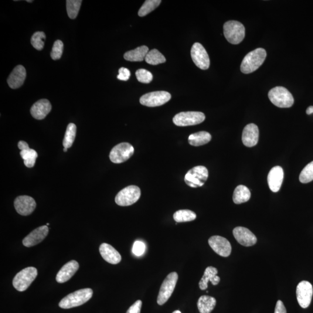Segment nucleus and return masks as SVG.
<instances>
[{"instance_id":"obj_31","label":"nucleus","mask_w":313,"mask_h":313,"mask_svg":"<svg viewBox=\"0 0 313 313\" xmlns=\"http://www.w3.org/2000/svg\"><path fill=\"white\" fill-rule=\"evenodd\" d=\"M77 132L76 125L73 123H70L67 125L65 135L63 141L64 148L69 149L73 145L76 138Z\"/></svg>"},{"instance_id":"obj_17","label":"nucleus","mask_w":313,"mask_h":313,"mask_svg":"<svg viewBox=\"0 0 313 313\" xmlns=\"http://www.w3.org/2000/svg\"><path fill=\"white\" fill-rule=\"evenodd\" d=\"M49 229L47 226H42L37 228L23 240V244L26 247L36 246L46 239L49 234Z\"/></svg>"},{"instance_id":"obj_3","label":"nucleus","mask_w":313,"mask_h":313,"mask_svg":"<svg viewBox=\"0 0 313 313\" xmlns=\"http://www.w3.org/2000/svg\"><path fill=\"white\" fill-rule=\"evenodd\" d=\"M268 97L271 103L278 107H291L294 103L293 96L287 88L283 87L272 88L268 92Z\"/></svg>"},{"instance_id":"obj_12","label":"nucleus","mask_w":313,"mask_h":313,"mask_svg":"<svg viewBox=\"0 0 313 313\" xmlns=\"http://www.w3.org/2000/svg\"><path fill=\"white\" fill-rule=\"evenodd\" d=\"M192 60L196 65L202 70L209 69L210 60L207 51L202 44L196 43L193 44L191 50Z\"/></svg>"},{"instance_id":"obj_38","label":"nucleus","mask_w":313,"mask_h":313,"mask_svg":"<svg viewBox=\"0 0 313 313\" xmlns=\"http://www.w3.org/2000/svg\"><path fill=\"white\" fill-rule=\"evenodd\" d=\"M136 77L139 82L148 84L153 80V74L149 71L141 69L136 71Z\"/></svg>"},{"instance_id":"obj_30","label":"nucleus","mask_w":313,"mask_h":313,"mask_svg":"<svg viewBox=\"0 0 313 313\" xmlns=\"http://www.w3.org/2000/svg\"><path fill=\"white\" fill-rule=\"evenodd\" d=\"M196 214L188 209L178 210L173 214V219L176 223L191 222L196 219Z\"/></svg>"},{"instance_id":"obj_33","label":"nucleus","mask_w":313,"mask_h":313,"mask_svg":"<svg viewBox=\"0 0 313 313\" xmlns=\"http://www.w3.org/2000/svg\"><path fill=\"white\" fill-rule=\"evenodd\" d=\"M82 2L81 0H68L66 1L67 12L70 19L76 18Z\"/></svg>"},{"instance_id":"obj_11","label":"nucleus","mask_w":313,"mask_h":313,"mask_svg":"<svg viewBox=\"0 0 313 313\" xmlns=\"http://www.w3.org/2000/svg\"><path fill=\"white\" fill-rule=\"evenodd\" d=\"M171 95L166 91H156L146 94L140 98V103L148 107L162 106L171 100Z\"/></svg>"},{"instance_id":"obj_18","label":"nucleus","mask_w":313,"mask_h":313,"mask_svg":"<svg viewBox=\"0 0 313 313\" xmlns=\"http://www.w3.org/2000/svg\"><path fill=\"white\" fill-rule=\"evenodd\" d=\"M284 179V171L280 166H275L270 170L267 176L268 186L272 192L280 190Z\"/></svg>"},{"instance_id":"obj_26","label":"nucleus","mask_w":313,"mask_h":313,"mask_svg":"<svg viewBox=\"0 0 313 313\" xmlns=\"http://www.w3.org/2000/svg\"><path fill=\"white\" fill-rule=\"evenodd\" d=\"M148 52L149 48L147 46H143L134 50L128 51L124 54V57L125 60L130 61V62H142L145 59Z\"/></svg>"},{"instance_id":"obj_9","label":"nucleus","mask_w":313,"mask_h":313,"mask_svg":"<svg viewBox=\"0 0 313 313\" xmlns=\"http://www.w3.org/2000/svg\"><path fill=\"white\" fill-rule=\"evenodd\" d=\"M178 280V274L176 272H172L166 276L159 290L157 298V304L159 305L165 304L171 297Z\"/></svg>"},{"instance_id":"obj_46","label":"nucleus","mask_w":313,"mask_h":313,"mask_svg":"<svg viewBox=\"0 0 313 313\" xmlns=\"http://www.w3.org/2000/svg\"><path fill=\"white\" fill-rule=\"evenodd\" d=\"M26 1L28 2H33V1Z\"/></svg>"},{"instance_id":"obj_15","label":"nucleus","mask_w":313,"mask_h":313,"mask_svg":"<svg viewBox=\"0 0 313 313\" xmlns=\"http://www.w3.org/2000/svg\"><path fill=\"white\" fill-rule=\"evenodd\" d=\"M209 244L212 249L221 257H227L231 253V246L225 238L214 236L209 240Z\"/></svg>"},{"instance_id":"obj_25","label":"nucleus","mask_w":313,"mask_h":313,"mask_svg":"<svg viewBox=\"0 0 313 313\" xmlns=\"http://www.w3.org/2000/svg\"><path fill=\"white\" fill-rule=\"evenodd\" d=\"M218 273L217 268L212 266L206 268L203 277L199 282V287L201 290H205L208 288V283L209 281L211 282L213 285H216L219 283L220 278L217 276Z\"/></svg>"},{"instance_id":"obj_36","label":"nucleus","mask_w":313,"mask_h":313,"mask_svg":"<svg viewBox=\"0 0 313 313\" xmlns=\"http://www.w3.org/2000/svg\"><path fill=\"white\" fill-rule=\"evenodd\" d=\"M46 39L45 33L43 32H37L34 33L32 37V45L37 50H42L44 47V40H45Z\"/></svg>"},{"instance_id":"obj_32","label":"nucleus","mask_w":313,"mask_h":313,"mask_svg":"<svg viewBox=\"0 0 313 313\" xmlns=\"http://www.w3.org/2000/svg\"><path fill=\"white\" fill-rule=\"evenodd\" d=\"M145 60L146 62L152 64V65H157V64L166 62L164 56L156 49H153L149 51Z\"/></svg>"},{"instance_id":"obj_40","label":"nucleus","mask_w":313,"mask_h":313,"mask_svg":"<svg viewBox=\"0 0 313 313\" xmlns=\"http://www.w3.org/2000/svg\"><path fill=\"white\" fill-rule=\"evenodd\" d=\"M119 74L117 76L118 80L121 81H128L131 76V72L127 68L121 67L118 70Z\"/></svg>"},{"instance_id":"obj_4","label":"nucleus","mask_w":313,"mask_h":313,"mask_svg":"<svg viewBox=\"0 0 313 313\" xmlns=\"http://www.w3.org/2000/svg\"><path fill=\"white\" fill-rule=\"evenodd\" d=\"M223 33L228 42L237 45L243 42L246 36V29L241 22L230 20L224 24Z\"/></svg>"},{"instance_id":"obj_35","label":"nucleus","mask_w":313,"mask_h":313,"mask_svg":"<svg viewBox=\"0 0 313 313\" xmlns=\"http://www.w3.org/2000/svg\"><path fill=\"white\" fill-rule=\"evenodd\" d=\"M299 180L302 183H308L313 180V161L302 170L299 176Z\"/></svg>"},{"instance_id":"obj_43","label":"nucleus","mask_w":313,"mask_h":313,"mask_svg":"<svg viewBox=\"0 0 313 313\" xmlns=\"http://www.w3.org/2000/svg\"><path fill=\"white\" fill-rule=\"evenodd\" d=\"M306 113H307V114L308 115H311L313 113V106H309L307 108V110H306Z\"/></svg>"},{"instance_id":"obj_27","label":"nucleus","mask_w":313,"mask_h":313,"mask_svg":"<svg viewBox=\"0 0 313 313\" xmlns=\"http://www.w3.org/2000/svg\"><path fill=\"white\" fill-rule=\"evenodd\" d=\"M216 304V301L215 298L207 295L202 296L197 302V306L200 313H211Z\"/></svg>"},{"instance_id":"obj_45","label":"nucleus","mask_w":313,"mask_h":313,"mask_svg":"<svg viewBox=\"0 0 313 313\" xmlns=\"http://www.w3.org/2000/svg\"><path fill=\"white\" fill-rule=\"evenodd\" d=\"M67 149H67V148H64V149H63V151H64V152H67Z\"/></svg>"},{"instance_id":"obj_47","label":"nucleus","mask_w":313,"mask_h":313,"mask_svg":"<svg viewBox=\"0 0 313 313\" xmlns=\"http://www.w3.org/2000/svg\"><path fill=\"white\" fill-rule=\"evenodd\" d=\"M49 225H50V223H47V226H49Z\"/></svg>"},{"instance_id":"obj_44","label":"nucleus","mask_w":313,"mask_h":313,"mask_svg":"<svg viewBox=\"0 0 313 313\" xmlns=\"http://www.w3.org/2000/svg\"><path fill=\"white\" fill-rule=\"evenodd\" d=\"M172 313H182L180 312L179 311H176L175 312H173Z\"/></svg>"},{"instance_id":"obj_37","label":"nucleus","mask_w":313,"mask_h":313,"mask_svg":"<svg viewBox=\"0 0 313 313\" xmlns=\"http://www.w3.org/2000/svg\"><path fill=\"white\" fill-rule=\"evenodd\" d=\"M63 43L62 41L56 40L53 44L51 56L53 60H58L62 55L63 51Z\"/></svg>"},{"instance_id":"obj_41","label":"nucleus","mask_w":313,"mask_h":313,"mask_svg":"<svg viewBox=\"0 0 313 313\" xmlns=\"http://www.w3.org/2000/svg\"><path fill=\"white\" fill-rule=\"evenodd\" d=\"M142 302L141 300L136 301L128 310L127 313H141Z\"/></svg>"},{"instance_id":"obj_13","label":"nucleus","mask_w":313,"mask_h":313,"mask_svg":"<svg viewBox=\"0 0 313 313\" xmlns=\"http://www.w3.org/2000/svg\"><path fill=\"white\" fill-rule=\"evenodd\" d=\"M297 297L301 307L306 309L311 305L313 294V286L311 282L303 281L299 282L297 288Z\"/></svg>"},{"instance_id":"obj_21","label":"nucleus","mask_w":313,"mask_h":313,"mask_svg":"<svg viewBox=\"0 0 313 313\" xmlns=\"http://www.w3.org/2000/svg\"><path fill=\"white\" fill-rule=\"evenodd\" d=\"M79 268V264L76 261H71L60 268L56 277L59 283H64L73 276Z\"/></svg>"},{"instance_id":"obj_20","label":"nucleus","mask_w":313,"mask_h":313,"mask_svg":"<svg viewBox=\"0 0 313 313\" xmlns=\"http://www.w3.org/2000/svg\"><path fill=\"white\" fill-rule=\"evenodd\" d=\"M18 146L20 150V155L24 160V164L28 168H33L35 165L38 154L35 150L30 149L25 141L19 142Z\"/></svg>"},{"instance_id":"obj_14","label":"nucleus","mask_w":313,"mask_h":313,"mask_svg":"<svg viewBox=\"0 0 313 313\" xmlns=\"http://www.w3.org/2000/svg\"><path fill=\"white\" fill-rule=\"evenodd\" d=\"M16 212L22 216H28L35 210L36 203L32 197L21 196L17 197L14 202Z\"/></svg>"},{"instance_id":"obj_23","label":"nucleus","mask_w":313,"mask_h":313,"mask_svg":"<svg viewBox=\"0 0 313 313\" xmlns=\"http://www.w3.org/2000/svg\"><path fill=\"white\" fill-rule=\"evenodd\" d=\"M26 77L25 68L22 65L17 66L13 70L7 79V83L12 89H17L22 86Z\"/></svg>"},{"instance_id":"obj_42","label":"nucleus","mask_w":313,"mask_h":313,"mask_svg":"<svg viewBox=\"0 0 313 313\" xmlns=\"http://www.w3.org/2000/svg\"><path fill=\"white\" fill-rule=\"evenodd\" d=\"M274 313H287V310H286L283 302L281 301L277 302Z\"/></svg>"},{"instance_id":"obj_8","label":"nucleus","mask_w":313,"mask_h":313,"mask_svg":"<svg viewBox=\"0 0 313 313\" xmlns=\"http://www.w3.org/2000/svg\"><path fill=\"white\" fill-rule=\"evenodd\" d=\"M205 119V115L202 112H181L173 117V122L179 127H187L202 123Z\"/></svg>"},{"instance_id":"obj_22","label":"nucleus","mask_w":313,"mask_h":313,"mask_svg":"<svg viewBox=\"0 0 313 313\" xmlns=\"http://www.w3.org/2000/svg\"><path fill=\"white\" fill-rule=\"evenodd\" d=\"M51 109H52V106L50 102L44 99V100L37 101L33 105L30 109V113L33 118L36 120H41L46 117Z\"/></svg>"},{"instance_id":"obj_28","label":"nucleus","mask_w":313,"mask_h":313,"mask_svg":"<svg viewBox=\"0 0 313 313\" xmlns=\"http://www.w3.org/2000/svg\"><path fill=\"white\" fill-rule=\"evenodd\" d=\"M212 137L209 132L201 131L196 132L189 136L188 141L189 144L193 146H200L209 143Z\"/></svg>"},{"instance_id":"obj_29","label":"nucleus","mask_w":313,"mask_h":313,"mask_svg":"<svg viewBox=\"0 0 313 313\" xmlns=\"http://www.w3.org/2000/svg\"><path fill=\"white\" fill-rule=\"evenodd\" d=\"M251 192L246 186L239 185L234 190L233 200L235 204H240L246 203L251 198Z\"/></svg>"},{"instance_id":"obj_34","label":"nucleus","mask_w":313,"mask_h":313,"mask_svg":"<svg viewBox=\"0 0 313 313\" xmlns=\"http://www.w3.org/2000/svg\"><path fill=\"white\" fill-rule=\"evenodd\" d=\"M161 2L160 0H147L139 9V16L143 17L147 15L149 13L157 8Z\"/></svg>"},{"instance_id":"obj_6","label":"nucleus","mask_w":313,"mask_h":313,"mask_svg":"<svg viewBox=\"0 0 313 313\" xmlns=\"http://www.w3.org/2000/svg\"><path fill=\"white\" fill-rule=\"evenodd\" d=\"M209 178V171L206 166L200 165L189 170L185 177L186 185L192 188L203 186Z\"/></svg>"},{"instance_id":"obj_5","label":"nucleus","mask_w":313,"mask_h":313,"mask_svg":"<svg viewBox=\"0 0 313 313\" xmlns=\"http://www.w3.org/2000/svg\"><path fill=\"white\" fill-rule=\"evenodd\" d=\"M38 274L37 268L29 267L24 268L15 275L12 281L13 287L19 292L25 291L32 284Z\"/></svg>"},{"instance_id":"obj_16","label":"nucleus","mask_w":313,"mask_h":313,"mask_svg":"<svg viewBox=\"0 0 313 313\" xmlns=\"http://www.w3.org/2000/svg\"><path fill=\"white\" fill-rule=\"evenodd\" d=\"M233 234L237 242L243 246H253L257 242L256 236L247 228L237 227L233 230Z\"/></svg>"},{"instance_id":"obj_19","label":"nucleus","mask_w":313,"mask_h":313,"mask_svg":"<svg viewBox=\"0 0 313 313\" xmlns=\"http://www.w3.org/2000/svg\"><path fill=\"white\" fill-rule=\"evenodd\" d=\"M260 137V131L258 126L255 124H250L245 127L243 132L242 141L243 144L248 148L256 146Z\"/></svg>"},{"instance_id":"obj_10","label":"nucleus","mask_w":313,"mask_h":313,"mask_svg":"<svg viewBox=\"0 0 313 313\" xmlns=\"http://www.w3.org/2000/svg\"><path fill=\"white\" fill-rule=\"evenodd\" d=\"M134 153V148L128 143H121L112 149L109 157L111 162L120 164L127 161Z\"/></svg>"},{"instance_id":"obj_24","label":"nucleus","mask_w":313,"mask_h":313,"mask_svg":"<svg viewBox=\"0 0 313 313\" xmlns=\"http://www.w3.org/2000/svg\"><path fill=\"white\" fill-rule=\"evenodd\" d=\"M100 252L104 261L112 264H117L120 262L121 257L118 252L110 244L103 243L101 245Z\"/></svg>"},{"instance_id":"obj_1","label":"nucleus","mask_w":313,"mask_h":313,"mask_svg":"<svg viewBox=\"0 0 313 313\" xmlns=\"http://www.w3.org/2000/svg\"><path fill=\"white\" fill-rule=\"evenodd\" d=\"M267 56L266 50L257 49L248 53L241 63L240 70L244 74L254 72L262 64Z\"/></svg>"},{"instance_id":"obj_7","label":"nucleus","mask_w":313,"mask_h":313,"mask_svg":"<svg viewBox=\"0 0 313 313\" xmlns=\"http://www.w3.org/2000/svg\"><path fill=\"white\" fill-rule=\"evenodd\" d=\"M141 195V189L137 186H129L119 192L115 197L117 205L127 207L137 203Z\"/></svg>"},{"instance_id":"obj_39","label":"nucleus","mask_w":313,"mask_h":313,"mask_svg":"<svg viewBox=\"0 0 313 313\" xmlns=\"http://www.w3.org/2000/svg\"><path fill=\"white\" fill-rule=\"evenodd\" d=\"M146 246L144 242L141 241H136L132 247V253L137 257H140L144 254Z\"/></svg>"},{"instance_id":"obj_2","label":"nucleus","mask_w":313,"mask_h":313,"mask_svg":"<svg viewBox=\"0 0 313 313\" xmlns=\"http://www.w3.org/2000/svg\"><path fill=\"white\" fill-rule=\"evenodd\" d=\"M93 291L91 288H84L70 294L59 303L60 308L68 309L78 307L86 304L93 297Z\"/></svg>"}]
</instances>
